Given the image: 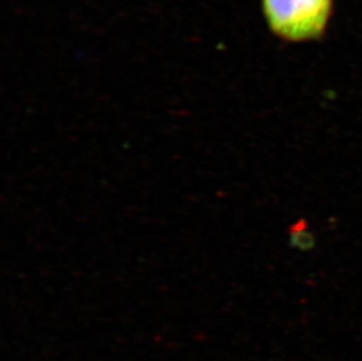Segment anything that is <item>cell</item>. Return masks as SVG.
<instances>
[{"label":"cell","instance_id":"6da1fadb","mask_svg":"<svg viewBox=\"0 0 362 361\" xmlns=\"http://www.w3.org/2000/svg\"><path fill=\"white\" fill-rule=\"evenodd\" d=\"M271 35L287 44L324 40L335 13V0H260Z\"/></svg>","mask_w":362,"mask_h":361},{"label":"cell","instance_id":"7a4b0ae2","mask_svg":"<svg viewBox=\"0 0 362 361\" xmlns=\"http://www.w3.org/2000/svg\"><path fill=\"white\" fill-rule=\"evenodd\" d=\"M291 241L294 246L301 250H310L315 246V239L306 231V225L303 221L298 222L297 225L291 229Z\"/></svg>","mask_w":362,"mask_h":361}]
</instances>
